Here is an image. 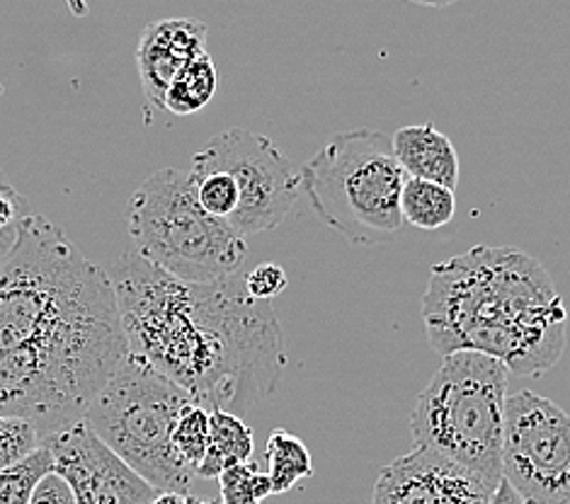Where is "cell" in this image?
Here are the masks:
<instances>
[{"mask_svg": "<svg viewBox=\"0 0 570 504\" xmlns=\"http://www.w3.org/2000/svg\"><path fill=\"white\" fill-rule=\"evenodd\" d=\"M42 446V432L24 417H0V471L24 461Z\"/></svg>", "mask_w": 570, "mask_h": 504, "instance_id": "cell-21", "label": "cell"}, {"mask_svg": "<svg viewBox=\"0 0 570 504\" xmlns=\"http://www.w3.org/2000/svg\"><path fill=\"white\" fill-rule=\"evenodd\" d=\"M415 6H425V8H446V6H454L456 0H411Z\"/></svg>", "mask_w": 570, "mask_h": 504, "instance_id": "cell-28", "label": "cell"}, {"mask_svg": "<svg viewBox=\"0 0 570 504\" xmlns=\"http://www.w3.org/2000/svg\"><path fill=\"white\" fill-rule=\"evenodd\" d=\"M209 170H224L238 185L240 201L228 224L243 238L277 228L302 195L298 168L267 136L248 129H226L199 148L193 175Z\"/></svg>", "mask_w": 570, "mask_h": 504, "instance_id": "cell-8", "label": "cell"}, {"mask_svg": "<svg viewBox=\"0 0 570 504\" xmlns=\"http://www.w3.org/2000/svg\"><path fill=\"white\" fill-rule=\"evenodd\" d=\"M30 504H78L71 485L66 483L57 471H51L47 478L37 485Z\"/></svg>", "mask_w": 570, "mask_h": 504, "instance_id": "cell-24", "label": "cell"}, {"mask_svg": "<svg viewBox=\"0 0 570 504\" xmlns=\"http://www.w3.org/2000/svg\"><path fill=\"white\" fill-rule=\"evenodd\" d=\"M193 504H222V502H207V500H195Z\"/></svg>", "mask_w": 570, "mask_h": 504, "instance_id": "cell-29", "label": "cell"}, {"mask_svg": "<svg viewBox=\"0 0 570 504\" xmlns=\"http://www.w3.org/2000/svg\"><path fill=\"white\" fill-rule=\"evenodd\" d=\"M488 504H527V502L522 500L518 490H514L505 478H502L498 490L493 493V497H491V502H488Z\"/></svg>", "mask_w": 570, "mask_h": 504, "instance_id": "cell-25", "label": "cell"}, {"mask_svg": "<svg viewBox=\"0 0 570 504\" xmlns=\"http://www.w3.org/2000/svg\"><path fill=\"white\" fill-rule=\"evenodd\" d=\"M212 434L207 456L197 471L199 478H219V475L236 463H248L255 452L253 429L240 415L228 413L224 407H212Z\"/></svg>", "mask_w": 570, "mask_h": 504, "instance_id": "cell-14", "label": "cell"}, {"mask_svg": "<svg viewBox=\"0 0 570 504\" xmlns=\"http://www.w3.org/2000/svg\"><path fill=\"white\" fill-rule=\"evenodd\" d=\"M298 177L308 207L352 245L389 243L405 224L401 195L409 175L382 131L335 134L298 168Z\"/></svg>", "mask_w": 570, "mask_h": 504, "instance_id": "cell-5", "label": "cell"}, {"mask_svg": "<svg viewBox=\"0 0 570 504\" xmlns=\"http://www.w3.org/2000/svg\"><path fill=\"white\" fill-rule=\"evenodd\" d=\"M205 51V22L193 18H168L148 24L139 37L137 51H134L146 100L163 107V98L173 80Z\"/></svg>", "mask_w": 570, "mask_h": 504, "instance_id": "cell-12", "label": "cell"}, {"mask_svg": "<svg viewBox=\"0 0 570 504\" xmlns=\"http://www.w3.org/2000/svg\"><path fill=\"white\" fill-rule=\"evenodd\" d=\"M53 471V454L49 446H39L35 454L0 471V504H30L37 485Z\"/></svg>", "mask_w": 570, "mask_h": 504, "instance_id": "cell-18", "label": "cell"}, {"mask_svg": "<svg viewBox=\"0 0 570 504\" xmlns=\"http://www.w3.org/2000/svg\"><path fill=\"white\" fill-rule=\"evenodd\" d=\"M18 236H20V230H8V234H0V269H3L12 248H16Z\"/></svg>", "mask_w": 570, "mask_h": 504, "instance_id": "cell-26", "label": "cell"}, {"mask_svg": "<svg viewBox=\"0 0 570 504\" xmlns=\"http://www.w3.org/2000/svg\"><path fill=\"white\" fill-rule=\"evenodd\" d=\"M403 219L420 230H440L456 214V189L409 177L401 195Z\"/></svg>", "mask_w": 570, "mask_h": 504, "instance_id": "cell-15", "label": "cell"}, {"mask_svg": "<svg viewBox=\"0 0 570 504\" xmlns=\"http://www.w3.org/2000/svg\"><path fill=\"white\" fill-rule=\"evenodd\" d=\"M187 403L193 398L178 384L127 352L88 405L83 422L160 493H189L195 471L173 446Z\"/></svg>", "mask_w": 570, "mask_h": 504, "instance_id": "cell-7", "label": "cell"}, {"mask_svg": "<svg viewBox=\"0 0 570 504\" xmlns=\"http://www.w3.org/2000/svg\"><path fill=\"white\" fill-rule=\"evenodd\" d=\"M391 144L403 172L413 180H428L456 189L459 156L450 136H444L432 125H413L393 134Z\"/></svg>", "mask_w": 570, "mask_h": 504, "instance_id": "cell-13", "label": "cell"}, {"mask_svg": "<svg viewBox=\"0 0 570 504\" xmlns=\"http://www.w3.org/2000/svg\"><path fill=\"white\" fill-rule=\"evenodd\" d=\"M212 434V415L209 407L199 403H187L178 417V425L173 432V446L178 452L180 461L189 471H199L202 461L207 456Z\"/></svg>", "mask_w": 570, "mask_h": 504, "instance_id": "cell-19", "label": "cell"}, {"mask_svg": "<svg viewBox=\"0 0 570 504\" xmlns=\"http://www.w3.org/2000/svg\"><path fill=\"white\" fill-rule=\"evenodd\" d=\"M127 219L137 253L183 281L230 279L248 257L246 238L199 204L193 172L160 168L148 175L129 199Z\"/></svg>", "mask_w": 570, "mask_h": 504, "instance_id": "cell-6", "label": "cell"}, {"mask_svg": "<svg viewBox=\"0 0 570 504\" xmlns=\"http://www.w3.org/2000/svg\"><path fill=\"white\" fill-rule=\"evenodd\" d=\"M216 86H219V80H216V66L209 51H205L173 80L166 98H163V107L173 115L189 117L205 110L214 98Z\"/></svg>", "mask_w": 570, "mask_h": 504, "instance_id": "cell-16", "label": "cell"}, {"mask_svg": "<svg viewBox=\"0 0 570 504\" xmlns=\"http://www.w3.org/2000/svg\"><path fill=\"white\" fill-rule=\"evenodd\" d=\"M493 493L464 468L413 448L379 473L372 504H488Z\"/></svg>", "mask_w": 570, "mask_h": 504, "instance_id": "cell-11", "label": "cell"}, {"mask_svg": "<svg viewBox=\"0 0 570 504\" xmlns=\"http://www.w3.org/2000/svg\"><path fill=\"white\" fill-rule=\"evenodd\" d=\"M289 277L282 265L275 263H263L257 265L253 271H248L246 281H243V289L255 302H273L284 289H287Z\"/></svg>", "mask_w": 570, "mask_h": 504, "instance_id": "cell-23", "label": "cell"}, {"mask_svg": "<svg viewBox=\"0 0 570 504\" xmlns=\"http://www.w3.org/2000/svg\"><path fill=\"white\" fill-rule=\"evenodd\" d=\"M510 369L483 352L444 354L411 415L415 448L464 468L491 490L502 481Z\"/></svg>", "mask_w": 570, "mask_h": 504, "instance_id": "cell-4", "label": "cell"}, {"mask_svg": "<svg viewBox=\"0 0 570 504\" xmlns=\"http://www.w3.org/2000/svg\"><path fill=\"white\" fill-rule=\"evenodd\" d=\"M127 352L107 269L32 211L0 269V417L73 427Z\"/></svg>", "mask_w": 570, "mask_h": 504, "instance_id": "cell-1", "label": "cell"}, {"mask_svg": "<svg viewBox=\"0 0 570 504\" xmlns=\"http://www.w3.org/2000/svg\"><path fill=\"white\" fill-rule=\"evenodd\" d=\"M78 504H151L160 490L117 456L83 419L42 439Z\"/></svg>", "mask_w": 570, "mask_h": 504, "instance_id": "cell-10", "label": "cell"}, {"mask_svg": "<svg viewBox=\"0 0 570 504\" xmlns=\"http://www.w3.org/2000/svg\"><path fill=\"white\" fill-rule=\"evenodd\" d=\"M195 180H197V197L202 207H205V211L216 216V219L228 221L238 209V201H240V192L234 177L224 170H209V172L195 175Z\"/></svg>", "mask_w": 570, "mask_h": 504, "instance_id": "cell-22", "label": "cell"}, {"mask_svg": "<svg viewBox=\"0 0 570 504\" xmlns=\"http://www.w3.org/2000/svg\"><path fill=\"white\" fill-rule=\"evenodd\" d=\"M502 478L527 504L570 502V415L532 391L508 395Z\"/></svg>", "mask_w": 570, "mask_h": 504, "instance_id": "cell-9", "label": "cell"}, {"mask_svg": "<svg viewBox=\"0 0 570 504\" xmlns=\"http://www.w3.org/2000/svg\"><path fill=\"white\" fill-rule=\"evenodd\" d=\"M131 357L154 366L205 407L248 413L275 393L287 345L269 302L236 281H183L127 250L110 263Z\"/></svg>", "mask_w": 570, "mask_h": 504, "instance_id": "cell-2", "label": "cell"}, {"mask_svg": "<svg viewBox=\"0 0 570 504\" xmlns=\"http://www.w3.org/2000/svg\"><path fill=\"white\" fill-rule=\"evenodd\" d=\"M568 504H570V502H568Z\"/></svg>", "mask_w": 570, "mask_h": 504, "instance_id": "cell-30", "label": "cell"}, {"mask_svg": "<svg viewBox=\"0 0 570 504\" xmlns=\"http://www.w3.org/2000/svg\"><path fill=\"white\" fill-rule=\"evenodd\" d=\"M267 475L273 481L275 495L289 493V490L304 478L314 475V461L306 444L294 437L287 429H275L267 439Z\"/></svg>", "mask_w": 570, "mask_h": 504, "instance_id": "cell-17", "label": "cell"}, {"mask_svg": "<svg viewBox=\"0 0 570 504\" xmlns=\"http://www.w3.org/2000/svg\"><path fill=\"white\" fill-rule=\"evenodd\" d=\"M197 497L189 493H158L151 504H193Z\"/></svg>", "mask_w": 570, "mask_h": 504, "instance_id": "cell-27", "label": "cell"}, {"mask_svg": "<svg viewBox=\"0 0 570 504\" xmlns=\"http://www.w3.org/2000/svg\"><path fill=\"white\" fill-rule=\"evenodd\" d=\"M432 349H471L518 376H541L561 362L568 310L547 267L520 248L476 245L432 267L423 296Z\"/></svg>", "mask_w": 570, "mask_h": 504, "instance_id": "cell-3", "label": "cell"}, {"mask_svg": "<svg viewBox=\"0 0 570 504\" xmlns=\"http://www.w3.org/2000/svg\"><path fill=\"white\" fill-rule=\"evenodd\" d=\"M222 504H263L275 495L273 481L267 473L255 471L250 463H236L219 475Z\"/></svg>", "mask_w": 570, "mask_h": 504, "instance_id": "cell-20", "label": "cell"}]
</instances>
